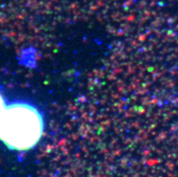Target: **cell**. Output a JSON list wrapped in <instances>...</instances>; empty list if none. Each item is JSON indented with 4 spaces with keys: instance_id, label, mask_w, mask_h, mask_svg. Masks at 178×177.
<instances>
[{
    "instance_id": "6da1fadb",
    "label": "cell",
    "mask_w": 178,
    "mask_h": 177,
    "mask_svg": "<svg viewBox=\"0 0 178 177\" xmlns=\"http://www.w3.org/2000/svg\"><path fill=\"white\" fill-rule=\"evenodd\" d=\"M44 119L34 105L15 102L7 105L0 122V140L13 150L31 149L41 139Z\"/></svg>"
},
{
    "instance_id": "7a4b0ae2",
    "label": "cell",
    "mask_w": 178,
    "mask_h": 177,
    "mask_svg": "<svg viewBox=\"0 0 178 177\" xmlns=\"http://www.w3.org/2000/svg\"><path fill=\"white\" fill-rule=\"evenodd\" d=\"M6 107L7 105L5 104V100L2 97V95L0 94V122H1L2 120V118H3V115H4V112H5V109H6Z\"/></svg>"
}]
</instances>
